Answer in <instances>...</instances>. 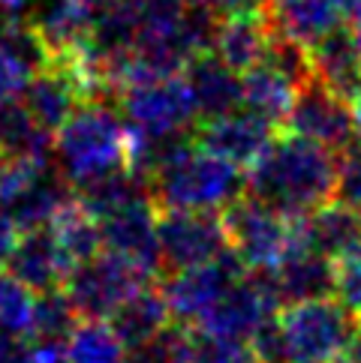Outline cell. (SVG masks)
<instances>
[{"instance_id": "cell-6", "label": "cell", "mask_w": 361, "mask_h": 363, "mask_svg": "<svg viewBox=\"0 0 361 363\" xmlns=\"http://www.w3.org/2000/svg\"><path fill=\"white\" fill-rule=\"evenodd\" d=\"M75 196L70 180L60 174L55 157L45 160H6L0 165V211L18 231L36 228Z\"/></svg>"}, {"instance_id": "cell-30", "label": "cell", "mask_w": 361, "mask_h": 363, "mask_svg": "<svg viewBox=\"0 0 361 363\" xmlns=\"http://www.w3.org/2000/svg\"><path fill=\"white\" fill-rule=\"evenodd\" d=\"M334 294L361 318V243L334 258Z\"/></svg>"}, {"instance_id": "cell-23", "label": "cell", "mask_w": 361, "mask_h": 363, "mask_svg": "<svg viewBox=\"0 0 361 363\" xmlns=\"http://www.w3.org/2000/svg\"><path fill=\"white\" fill-rule=\"evenodd\" d=\"M109 321H112V328L118 330L121 340L126 342V348L148 342L175 324L163 291L151 289V285H145L139 294H133Z\"/></svg>"}, {"instance_id": "cell-32", "label": "cell", "mask_w": 361, "mask_h": 363, "mask_svg": "<svg viewBox=\"0 0 361 363\" xmlns=\"http://www.w3.org/2000/svg\"><path fill=\"white\" fill-rule=\"evenodd\" d=\"M184 4L208 9L214 18H226V16H241V12H265L271 0H184Z\"/></svg>"}, {"instance_id": "cell-28", "label": "cell", "mask_w": 361, "mask_h": 363, "mask_svg": "<svg viewBox=\"0 0 361 363\" xmlns=\"http://www.w3.org/2000/svg\"><path fill=\"white\" fill-rule=\"evenodd\" d=\"M79 321H82V315L75 313V306L67 297V291H63V289L43 291V294H36L33 321H31L28 340H36V342H67V336L72 333V328Z\"/></svg>"}, {"instance_id": "cell-26", "label": "cell", "mask_w": 361, "mask_h": 363, "mask_svg": "<svg viewBox=\"0 0 361 363\" xmlns=\"http://www.w3.org/2000/svg\"><path fill=\"white\" fill-rule=\"evenodd\" d=\"M67 363H130V348L106 318H82L67 336Z\"/></svg>"}, {"instance_id": "cell-20", "label": "cell", "mask_w": 361, "mask_h": 363, "mask_svg": "<svg viewBox=\"0 0 361 363\" xmlns=\"http://www.w3.org/2000/svg\"><path fill=\"white\" fill-rule=\"evenodd\" d=\"M184 79L193 90V99H196L199 121L226 114L244 102L241 72L223 63L214 51H202L199 57H193L184 67Z\"/></svg>"}, {"instance_id": "cell-19", "label": "cell", "mask_w": 361, "mask_h": 363, "mask_svg": "<svg viewBox=\"0 0 361 363\" xmlns=\"http://www.w3.org/2000/svg\"><path fill=\"white\" fill-rule=\"evenodd\" d=\"M43 60L45 51L33 36L28 18L0 16V106L21 96Z\"/></svg>"}, {"instance_id": "cell-14", "label": "cell", "mask_w": 361, "mask_h": 363, "mask_svg": "<svg viewBox=\"0 0 361 363\" xmlns=\"http://www.w3.org/2000/svg\"><path fill=\"white\" fill-rule=\"evenodd\" d=\"M6 274H12L21 285H28L33 294L63 289L70 277V258L60 250L51 225H36L18 231V240L12 246V255L6 262Z\"/></svg>"}, {"instance_id": "cell-3", "label": "cell", "mask_w": 361, "mask_h": 363, "mask_svg": "<svg viewBox=\"0 0 361 363\" xmlns=\"http://www.w3.org/2000/svg\"><path fill=\"white\" fill-rule=\"evenodd\" d=\"M51 157L72 189L133 168V133L114 99H87L55 133Z\"/></svg>"}, {"instance_id": "cell-11", "label": "cell", "mask_w": 361, "mask_h": 363, "mask_svg": "<svg viewBox=\"0 0 361 363\" xmlns=\"http://www.w3.org/2000/svg\"><path fill=\"white\" fill-rule=\"evenodd\" d=\"M163 270H187L229 250L223 216L214 211H160L157 223Z\"/></svg>"}, {"instance_id": "cell-24", "label": "cell", "mask_w": 361, "mask_h": 363, "mask_svg": "<svg viewBox=\"0 0 361 363\" xmlns=\"http://www.w3.org/2000/svg\"><path fill=\"white\" fill-rule=\"evenodd\" d=\"M55 135L24 108L21 99L0 106V153L6 160H45L51 157Z\"/></svg>"}, {"instance_id": "cell-31", "label": "cell", "mask_w": 361, "mask_h": 363, "mask_svg": "<svg viewBox=\"0 0 361 363\" xmlns=\"http://www.w3.org/2000/svg\"><path fill=\"white\" fill-rule=\"evenodd\" d=\"M334 199L361 211V145L358 141L338 157V192H334Z\"/></svg>"}, {"instance_id": "cell-35", "label": "cell", "mask_w": 361, "mask_h": 363, "mask_svg": "<svg viewBox=\"0 0 361 363\" xmlns=\"http://www.w3.org/2000/svg\"><path fill=\"white\" fill-rule=\"evenodd\" d=\"M33 0H0V16H21L24 9H31Z\"/></svg>"}, {"instance_id": "cell-15", "label": "cell", "mask_w": 361, "mask_h": 363, "mask_svg": "<svg viewBox=\"0 0 361 363\" xmlns=\"http://www.w3.org/2000/svg\"><path fill=\"white\" fill-rule=\"evenodd\" d=\"M28 24L45 57H70L90 43V0H33Z\"/></svg>"}, {"instance_id": "cell-9", "label": "cell", "mask_w": 361, "mask_h": 363, "mask_svg": "<svg viewBox=\"0 0 361 363\" xmlns=\"http://www.w3.org/2000/svg\"><path fill=\"white\" fill-rule=\"evenodd\" d=\"M94 219L99 223L102 250L139 264L151 277H157L163 270L160 238H157L160 207L153 204L151 189L133 192V196H126L124 201L106 207V211L97 213Z\"/></svg>"}, {"instance_id": "cell-5", "label": "cell", "mask_w": 361, "mask_h": 363, "mask_svg": "<svg viewBox=\"0 0 361 363\" xmlns=\"http://www.w3.org/2000/svg\"><path fill=\"white\" fill-rule=\"evenodd\" d=\"M283 363H334L361 336V318L334 297L280 306L274 318Z\"/></svg>"}, {"instance_id": "cell-27", "label": "cell", "mask_w": 361, "mask_h": 363, "mask_svg": "<svg viewBox=\"0 0 361 363\" xmlns=\"http://www.w3.org/2000/svg\"><path fill=\"white\" fill-rule=\"evenodd\" d=\"M175 363H256V354L247 340H232V336L180 328Z\"/></svg>"}, {"instance_id": "cell-1", "label": "cell", "mask_w": 361, "mask_h": 363, "mask_svg": "<svg viewBox=\"0 0 361 363\" xmlns=\"http://www.w3.org/2000/svg\"><path fill=\"white\" fill-rule=\"evenodd\" d=\"M338 157L328 147L295 133H277L265 153L244 172L247 192L277 207L289 219H301L338 192Z\"/></svg>"}, {"instance_id": "cell-33", "label": "cell", "mask_w": 361, "mask_h": 363, "mask_svg": "<svg viewBox=\"0 0 361 363\" xmlns=\"http://www.w3.org/2000/svg\"><path fill=\"white\" fill-rule=\"evenodd\" d=\"M0 363H36L33 342L18 333H0Z\"/></svg>"}, {"instance_id": "cell-10", "label": "cell", "mask_w": 361, "mask_h": 363, "mask_svg": "<svg viewBox=\"0 0 361 363\" xmlns=\"http://www.w3.org/2000/svg\"><path fill=\"white\" fill-rule=\"evenodd\" d=\"M244 274H247V267H244V262L232 250H226L214 262L169 274L160 291L166 297V303H169L172 321L180 324V328H199L205 315L223 301L226 291Z\"/></svg>"}, {"instance_id": "cell-21", "label": "cell", "mask_w": 361, "mask_h": 363, "mask_svg": "<svg viewBox=\"0 0 361 363\" xmlns=\"http://www.w3.org/2000/svg\"><path fill=\"white\" fill-rule=\"evenodd\" d=\"M295 235L322 255L338 258L361 243V211L340 199H331L313 213L295 219Z\"/></svg>"}, {"instance_id": "cell-12", "label": "cell", "mask_w": 361, "mask_h": 363, "mask_svg": "<svg viewBox=\"0 0 361 363\" xmlns=\"http://www.w3.org/2000/svg\"><path fill=\"white\" fill-rule=\"evenodd\" d=\"M277 133L280 126L265 121L262 114L250 111L247 106H238L226 114H217V118L199 121L196 129H193V141L202 150H208L214 157L238 165L241 172H247L265 153V147L274 141Z\"/></svg>"}, {"instance_id": "cell-37", "label": "cell", "mask_w": 361, "mask_h": 363, "mask_svg": "<svg viewBox=\"0 0 361 363\" xmlns=\"http://www.w3.org/2000/svg\"><path fill=\"white\" fill-rule=\"evenodd\" d=\"M334 363H361V336L355 340V345L350 348V352H346V354H340V357L334 360Z\"/></svg>"}, {"instance_id": "cell-4", "label": "cell", "mask_w": 361, "mask_h": 363, "mask_svg": "<svg viewBox=\"0 0 361 363\" xmlns=\"http://www.w3.org/2000/svg\"><path fill=\"white\" fill-rule=\"evenodd\" d=\"M145 180H148L151 199L160 211L223 213L247 189L244 172L238 165L202 150L193 138L166 150Z\"/></svg>"}, {"instance_id": "cell-22", "label": "cell", "mask_w": 361, "mask_h": 363, "mask_svg": "<svg viewBox=\"0 0 361 363\" xmlns=\"http://www.w3.org/2000/svg\"><path fill=\"white\" fill-rule=\"evenodd\" d=\"M268 16L277 33L304 48L316 45L325 33L343 24L340 0H271Z\"/></svg>"}, {"instance_id": "cell-8", "label": "cell", "mask_w": 361, "mask_h": 363, "mask_svg": "<svg viewBox=\"0 0 361 363\" xmlns=\"http://www.w3.org/2000/svg\"><path fill=\"white\" fill-rule=\"evenodd\" d=\"M151 279L153 277L145 274L139 264L102 250L70 270L67 282H63V291H67L75 313L82 318L109 321L133 294H139L145 285H151Z\"/></svg>"}, {"instance_id": "cell-34", "label": "cell", "mask_w": 361, "mask_h": 363, "mask_svg": "<svg viewBox=\"0 0 361 363\" xmlns=\"http://www.w3.org/2000/svg\"><path fill=\"white\" fill-rule=\"evenodd\" d=\"M16 240H18V228H16V223H12V219H9L4 211H0V270L6 267Z\"/></svg>"}, {"instance_id": "cell-36", "label": "cell", "mask_w": 361, "mask_h": 363, "mask_svg": "<svg viewBox=\"0 0 361 363\" xmlns=\"http://www.w3.org/2000/svg\"><path fill=\"white\" fill-rule=\"evenodd\" d=\"M350 108H352V123H355V141L361 145V90H358V94L352 96Z\"/></svg>"}, {"instance_id": "cell-17", "label": "cell", "mask_w": 361, "mask_h": 363, "mask_svg": "<svg viewBox=\"0 0 361 363\" xmlns=\"http://www.w3.org/2000/svg\"><path fill=\"white\" fill-rule=\"evenodd\" d=\"M277 36V28L265 12H241V16L217 18L211 51L235 72H247L256 63H262L271 51V43Z\"/></svg>"}, {"instance_id": "cell-25", "label": "cell", "mask_w": 361, "mask_h": 363, "mask_svg": "<svg viewBox=\"0 0 361 363\" xmlns=\"http://www.w3.org/2000/svg\"><path fill=\"white\" fill-rule=\"evenodd\" d=\"M51 231H55V238L60 243V250L67 252L70 264H82L87 262L90 255L102 252V235H99V223L94 219V213L87 211V207L79 201V199H70L67 204L60 207L51 219Z\"/></svg>"}, {"instance_id": "cell-18", "label": "cell", "mask_w": 361, "mask_h": 363, "mask_svg": "<svg viewBox=\"0 0 361 363\" xmlns=\"http://www.w3.org/2000/svg\"><path fill=\"white\" fill-rule=\"evenodd\" d=\"M307 55H311L313 79L325 84L331 94L352 102L361 90V33L350 24H340L307 48Z\"/></svg>"}, {"instance_id": "cell-7", "label": "cell", "mask_w": 361, "mask_h": 363, "mask_svg": "<svg viewBox=\"0 0 361 363\" xmlns=\"http://www.w3.org/2000/svg\"><path fill=\"white\" fill-rule=\"evenodd\" d=\"M220 216L229 250L241 258L247 270H274L295 240V219L250 196L247 189Z\"/></svg>"}, {"instance_id": "cell-16", "label": "cell", "mask_w": 361, "mask_h": 363, "mask_svg": "<svg viewBox=\"0 0 361 363\" xmlns=\"http://www.w3.org/2000/svg\"><path fill=\"white\" fill-rule=\"evenodd\" d=\"M271 282L277 289L280 303L313 301V297L334 294V258L322 255L311 243L295 235L289 252L280 258L274 270H268Z\"/></svg>"}, {"instance_id": "cell-29", "label": "cell", "mask_w": 361, "mask_h": 363, "mask_svg": "<svg viewBox=\"0 0 361 363\" xmlns=\"http://www.w3.org/2000/svg\"><path fill=\"white\" fill-rule=\"evenodd\" d=\"M33 303L36 294L28 285H21L12 274L0 270V333L28 336L33 321Z\"/></svg>"}, {"instance_id": "cell-13", "label": "cell", "mask_w": 361, "mask_h": 363, "mask_svg": "<svg viewBox=\"0 0 361 363\" xmlns=\"http://www.w3.org/2000/svg\"><path fill=\"white\" fill-rule=\"evenodd\" d=\"M283 129L301 138H311L334 153H343L346 147L355 145V123H352L350 102L338 94H331L316 79H311L298 90Z\"/></svg>"}, {"instance_id": "cell-2", "label": "cell", "mask_w": 361, "mask_h": 363, "mask_svg": "<svg viewBox=\"0 0 361 363\" xmlns=\"http://www.w3.org/2000/svg\"><path fill=\"white\" fill-rule=\"evenodd\" d=\"M114 102L130 123L133 172L141 177H148L166 150L193 138V129L199 123V108L184 72L133 82L114 94Z\"/></svg>"}]
</instances>
